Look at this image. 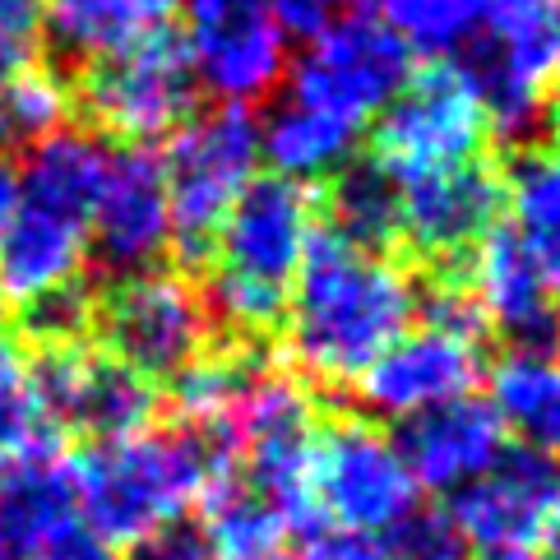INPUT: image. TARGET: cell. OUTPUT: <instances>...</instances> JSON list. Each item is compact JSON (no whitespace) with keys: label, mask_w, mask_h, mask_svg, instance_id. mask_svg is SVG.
I'll list each match as a JSON object with an SVG mask.
<instances>
[{"label":"cell","mask_w":560,"mask_h":560,"mask_svg":"<svg viewBox=\"0 0 560 560\" xmlns=\"http://www.w3.org/2000/svg\"><path fill=\"white\" fill-rule=\"evenodd\" d=\"M417 302L422 283L408 265L315 228L283 306L292 375L315 385H352L412 329Z\"/></svg>","instance_id":"1"},{"label":"cell","mask_w":560,"mask_h":560,"mask_svg":"<svg viewBox=\"0 0 560 560\" xmlns=\"http://www.w3.org/2000/svg\"><path fill=\"white\" fill-rule=\"evenodd\" d=\"M84 524L107 542H135L190 505L242 482V454L223 422H172L126 440H103L70 458Z\"/></svg>","instance_id":"2"},{"label":"cell","mask_w":560,"mask_h":560,"mask_svg":"<svg viewBox=\"0 0 560 560\" xmlns=\"http://www.w3.org/2000/svg\"><path fill=\"white\" fill-rule=\"evenodd\" d=\"M315 232V186L288 176H255L246 195L232 205L213 236L205 265V306L218 338L259 343L283 325L288 288Z\"/></svg>","instance_id":"3"},{"label":"cell","mask_w":560,"mask_h":560,"mask_svg":"<svg viewBox=\"0 0 560 560\" xmlns=\"http://www.w3.org/2000/svg\"><path fill=\"white\" fill-rule=\"evenodd\" d=\"M158 158H163L172 205V250L182 255L186 269H205L223 218L265 163L259 158V121L250 107L218 103L209 112H195L182 130L167 135V153Z\"/></svg>","instance_id":"4"},{"label":"cell","mask_w":560,"mask_h":560,"mask_svg":"<svg viewBox=\"0 0 560 560\" xmlns=\"http://www.w3.org/2000/svg\"><path fill=\"white\" fill-rule=\"evenodd\" d=\"M491 130L524 139L542 126L560 79V0H482V33L454 61Z\"/></svg>","instance_id":"5"},{"label":"cell","mask_w":560,"mask_h":560,"mask_svg":"<svg viewBox=\"0 0 560 560\" xmlns=\"http://www.w3.org/2000/svg\"><path fill=\"white\" fill-rule=\"evenodd\" d=\"M93 334H103V352L139 371L149 385H172L199 357H209L223 343L205 306V292L167 269L116 278L97 296Z\"/></svg>","instance_id":"6"},{"label":"cell","mask_w":560,"mask_h":560,"mask_svg":"<svg viewBox=\"0 0 560 560\" xmlns=\"http://www.w3.org/2000/svg\"><path fill=\"white\" fill-rule=\"evenodd\" d=\"M412 79V51L366 10L338 14L325 33H315L302 61L288 66V97L315 112L338 116L362 130L389 107V97Z\"/></svg>","instance_id":"7"},{"label":"cell","mask_w":560,"mask_h":560,"mask_svg":"<svg viewBox=\"0 0 560 560\" xmlns=\"http://www.w3.org/2000/svg\"><path fill=\"white\" fill-rule=\"evenodd\" d=\"M311 505L319 524L385 537L408 510L422 505V491H417L394 435L371 427L366 417H338L315 431Z\"/></svg>","instance_id":"8"},{"label":"cell","mask_w":560,"mask_h":560,"mask_svg":"<svg viewBox=\"0 0 560 560\" xmlns=\"http://www.w3.org/2000/svg\"><path fill=\"white\" fill-rule=\"evenodd\" d=\"M195 74L176 37L158 33L112 61L79 70L74 103L89 112V121L135 149H153L158 139L182 130L195 116Z\"/></svg>","instance_id":"9"},{"label":"cell","mask_w":560,"mask_h":560,"mask_svg":"<svg viewBox=\"0 0 560 560\" xmlns=\"http://www.w3.org/2000/svg\"><path fill=\"white\" fill-rule=\"evenodd\" d=\"M375 121V158L394 176H422L477 163L491 135L482 103H477L472 84L454 61L412 74Z\"/></svg>","instance_id":"10"},{"label":"cell","mask_w":560,"mask_h":560,"mask_svg":"<svg viewBox=\"0 0 560 560\" xmlns=\"http://www.w3.org/2000/svg\"><path fill=\"white\" fill-rule=\"evenodd\" d=\"M182 51L199 89L228 107H255L288 79V33L265 0H182Z\"/></svg>","instance_id":"11"},{"label":"cell","mask_w":560,"mask_h":560,"mask_svg":"<svg viewBox=\"0 0 560 560\" xmlns=\"http://www.w3.org/2000/svg\"><path fill=\"white\" fill-rule=\"evenodd\" d=\"M28 357H33L43 404L61 435L70 431L79 440H89V445H103V440H126L153 427L158 385H149L126 362H116L112 352L74 343V348H47Z\"/></svg>","instance_id":"12"},{"label":"cell","mask_w":560,"mask_h":560,"mask_svg":"<svg viewBox=\"0 0 560 560\" xmlns=\"http://www.w3.org/2000/svg\"><path fill=\"white\" fill-rule=\"evenodd\" d=\"M505 195L491 163L398 176V246H408L431 273H454L477 242L500 228Z\"/></svg>","instance_id":"13"},{"label":"cell","mask_w":560,"mask_h":560,"mask_svg":"<svg viewBox=\"0 0 560 560\" xmlns=\"http://www.w3.org/2000/svg\"><path fill=\"white\" fill-rule=\"evenodd\" d=\"M560 514V458L505 445L495 464L454 491L450 518L464 533V542L482 556H524L542 542L547 524Z\"/></svg>","instance_id":"14"},{"label":"cell","mask_w":560,"mask_h":560,"mask_svg":"<svg viewBox=\"0 0 560 560\" xmlns=\"http://www.w3.org/2000/svg\"><path fill=\"white\" fill-rule=\"evenodd\" d=\"M167 250H172V205L163 182V158L135 144L112 149L103 190H97V205L89 218V259L116 283V278L158 269Z\"/></svg>","instance_id":"15"},{"label":"cell","mask_w":560,"mask_h":560,"mask_svg":"<svg viewBox=\"0 0 560 560\" xmlns=\"http://www.w3.org/2000/svg\"><path fill=\"white\" fill-rule=\"evenodd\" d=\"M464 283L482 311L487 338L510 352L560 357V296L510 228H491L464 259Z\"/></svg>","instance_id":"16"},{"label":"cell","mask_w":560,"mask_h":560,"mask_svg":"<svg viewBox=\"0 0 560 560\" xmlns=\"http://www.w3.org/2000/svg\"><path fill=\"white\" fill-rule=\"evenodd\" d=\"M477 380H482V343L422 325L408 329L352 380V398L366 417L408 422L427 408L472 394Z\"/></svg>","instance_id":"17"},{"label":"cell","mask_w":560,"mask_h":560,"mask_svg":"<svg viewBox=\"0 0 560 560\" xmlns=\"http://www.w3.org/2000/svg\"><path fill=\"white\" fill-rule=\"evenodd\" d=\"M505 435L510 431L500 427L491 398L464 394V398H450V404L398 422L394 445L404 454L417 491L454 495L468 482H477L505 454Z\"/></svg>","instance_id":"18"},{"label":"cell","mask_w":560,"mask_h":560,"mask_svg":"<svg viewBox=\"0 0 560 560\" xmlns=\"http://www.w3.org/2000/svg\"><path fill=\"white\" fill-rule=\"evenodd\" d=\"M182 0H43V43L61 70H89L167 33Z\"/></svg>","instance_id":"19"},{"label":"cell","mask_w":560,"mask_h":560,"mask_svg":"<svg viewBox=\"0 0 560 560\" xmlns=\"http://www.w3.org/2000/svg\"><path fill=\"white\" fill-rule=\"evenodd\" d=\"M89 269V228L33 209L19 199V213L0 232V288L14 306L51 288H66Z\"/></svg>","instance_id":"20"},{"label":"cell","mask_w":560,"mask_h":560,"mask_svg":"<svg viewBox=\"0 0 560 560\" xmlns=\"http://www.w3.org/2000/svg\"><path fill=\"white\" fill-rule=\"evenodd\" d=\"M74 518L79 500L61 450L0 464V560H33L37 547Z\"/></svg>","instance_id":"21"},{"label":"cell","mask_w":560,"mask_h":560,"mask_svg":"<svg viewBox=\"0 0 560 560\" xmlns=\"http://www.w3.org/2000/svg\"><path fill=\"white\" fill-rule=\"evenodd\" d=\"M357 139H362V130H352L338 116L315 112L283 93L269 107L265 121H259V158H269L273 172L288 176V182L315 186L352 163Z\"/></svg>","instance_id":"22"},{"label":"cell","mask_w":560,"mask_h":560,"mask_svg":"<svg viewBox=\"0 0 560 560\" xmlns=\"http://www.w3.org/2000/svg\"><path fill=\"white\" fill-rule=\"evenodd\" d=\"M315 223L343 242L389 255L398 246V176L380 158H352L315 190Z\"/></svg>","instance_id":"23"},{"label":"cell","mask_w":560,"mask_h":560,"mask_svg":"<svg viewBox=\"0 0 560 560\" xmlns=\"http://www.w3.org/2000/svg\"><path fill=\"white\" fill-rule=\"evenodd\" d=\"M500 195L514 218L510 232L560 296V158L551 149L518 144L500 167Z\"/></svg>","instance_id":"24"},{"label":"cell","mask_w":560,"mask_h":560,"mask_svg":"<svg viewBox=\"0 0 560 560\" xmlns=\"http://www.w3.org/2000/svg\"><path fill=\"white\" fill-rule=\"evenodd\" d=\"M491 408L528 450L560 458V357L510 352L491 371Z\"/></svg>","instance_id":"25"},{"label":"cell","mask_w":560,"mask_h":560,"mask_svg":"<svg viewBox=\"0 0 560 560\" xmlns=\"http://www.w3.org/2000/svg\"><path fill=\"white\" fill-rule=\"evenodd\" d=\"M61 450L51 412L33 375V357L14 334L0 329V464Z\"/></svg>","instance_id":"26"},{"label":"cell","mask_w":560,"mask_h":560,"mask_svg":"<svg viewBox=\"0 0 560 560\" xmlns=\"http://www.w3.org/2000/svg\"><path fill=\"white\" fill-rule=\"evenodd\" d=\"M366 14L431 61H458L482 33V0H371Z\"/></svg>","instance_id":"27"},{"label":"cell","mask_w":560,"mask_h":560,"mask_svg":"<svg viewBox=\"0 0 560 560\" xmlns=\"http://www.w3.org/2000/svg\"><path fill=\"white\" fill-rule=\"evenodd\" d=\"M209 505V537L218 560H296V537L246 482H232Z\"/></svg>","instance_id":"28"},{"label":"cell","mask_w":560,"mask_h":560,"mask_svg":"<svg viewBox=\"0 0 560 560\" xmlns=\"http://www.w3.org/2000/svg\"><path fill=\"white\" fill-rule=\"evenodd\" d=\"M74 84L56 66H24L0 89V149H33L37 139L66 130Z\"/></svg>","instance_id":"29"},{"label":"cell","mask_w":560,"mask_h":560,"mask_svg":"<svg viewBox=\"0 0 560 560\" xmlns=\"http://www.w3.org/2000/svg\"><path fill=\"white\" fill-rule=\"evenodd\" d=\"M93 311H97V296L84 278H74L66 288H51L43 296L19 306V343L28 352H47V348H74V343H89L93 334Z\"/></svg>","instance_id":"30"},{"label":"cell","mask_w":560,"mask_h":560,"mask_svg":"<svg viewBox=\"0 0 560 560\" xmlns=\"http://www.w3.org/2000/svg\"><path fill=\"white\" fill-rule=\"evenodd\" d=\"M385 547L394 560H468L464 533L454 528L450 510L417 505L385 533Z\"/></svg>","instance_id":"31"},{"label":"cell","mask_w":560,"mask_h":560,"mask_svg":"<svg viewBox=\"0 0 560 560\" xmlns=\"http://www.w3.org/2000/svg\"><path fill=\"white\" fill-rule=\"evenodd\" d=\"M130 551L121 560H218L213 556V537L205 518H190V514H176L167 524L149 528L144 537L126 542Z\"/></svg>","instance_id":"32"},{"label":"cell","mask_w":560,"mask_h":560,"mask_svg":"<svg viewBox=\"0 0 560 560\" xmlns=\"http://www.w3.org/2000/svg\"><path fill=\"white\" fill-rule=\"evenodd\" d=\"M296 560H394L385 537L338 528V524H311L296 533Z\"/></svg>","instance_id":"33"},{"label":"cell","mask_w":560,"mask_h":560,"mask_svg":"<svg viewBox=\"0 0 560 560\" xmlns=\"http://www.w3.org/2000/svg\"><path fill=\"white\" fill-rule=\"evenodd\" d=\"M265 10L273 14V24L288 37H311L325 33L338 14H348V0H265Z\"/></svg>","instance_id":"34"},{"label":"cell","mask_w":560,"mask_h":560,"mask_svg":"<svg viewBox=\"0 0 560 560\" xmlns=\"http://www.w3.org/2000/svg\"><path fill=\"white\" fill-rule=\"evenodd\" d=\"M33 560H121V551H116V542H107L97 528H89L84 514H79L74 524H66L56 537H47Z\"/></svg>","instance_id":"35"},{"label":"cell","mask_w":560,"mask_h":560,"mask_svg":"<svg viewBox=\"0 0 560 560\" xmlns=\"http://www.w3.org/2000/svg\"><path fill=\"white\" fill-rule=\"evenodd\" d=\"M19 199H24V186H19V158L10 149H0V232H5L10 218L19 213Z\"/></svg>","instance_id":"36"},{"label":"cell","mask_w":560,"mask_h":560,"mask_svg":"<svg viewBox=\"0 0 560 560\" xmlns=\"http://www.w3.org/2000/svg\"><path fill=\"white\" fill-rule=\"evenodd\" d=\"M24 66H33V51H24V47H14V43L0 37V89H5V79L19 74Z\"/></svg>","instance_id":"37"},{"label":"cell","mask_w":560,"mask_h":560,"mask_svg":"<svg viewBox=\"0 0 560 560\" xmlns=\"http://www.w3.org/2000/svg\"><path fill=\"white\" fill-rule=\"evenodd\" d=\"M542 126H547V139H551V153L560 158V97H551V103H547Z\"/></svg>","instance_id":"38"},{"label":"cell","mask_w":560,"mask_h":560,"mask_svg":"<svg viewBox=\"0 0 560 560\" xmlns=\"http://www.w3.org/2000/svg\"><path fill=\"white\" fill-rule=\"evenodd\" d=\"M537 547H542V560H560V514L547 524V533H542V542Z\"/></svg>","instance_id":"39"},{"label":"cell","mask_w":560,"mask_h":560,"mask_svg":"<svg viewBox=\"0 0 560 560\" xmlns=\"http://www.w3.org/2000/svg\"><path fill=\"white\" fill-rule=\"evenodd\" d=\"M477 560H524V556H477Z\"/></svg>","instance_id":"40"},{"label":"cell","mask_w":560,"mask_h":560,"mask_svg":"<svg viewBox=\"0 0 560 560\" xmlns=\"http://www.w3.org/2000/svg\"><path fill=\"white\" fill-rule=\"evenodd\" d=\"M5 306H10V296H5V288H0V315H5Z\"/></svg>","instance_id":"41"}]
</instances>
